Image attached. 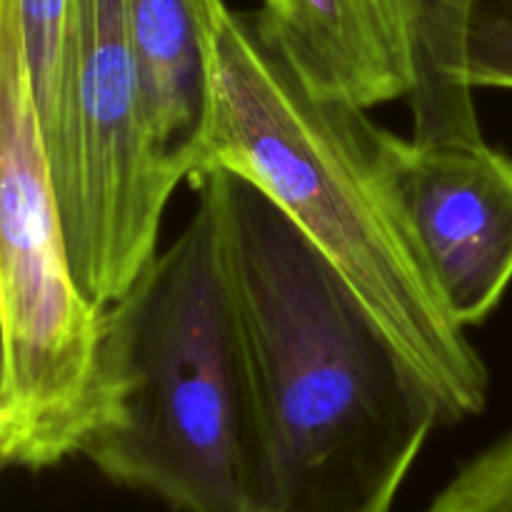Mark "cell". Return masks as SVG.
<instances>
[{
    "label": "cell",
    "mask_w": 512,
    "mask_h": 512,
    "mask_svg": "<svg viewBox=\"0 0 512 512\" xmlns=\"http://www.w3.org/2000/svg\"><path fill=\"white\" fill-rule=\"evenodd\" d=\"M385 160L448 308L468 330L485 323L512 285V158L483 135L385 130Z\"/></svg>",
    "instance_id": "cell-6"
},
{
    "label": "cell",
    "mask_w": 512,
    "mask_h": 512,
    "mask_svg": "<svg viewBox=\"0 0 512 512\" xmlns=\"http://www.w3.org/2000/svg\"><path fill=\"white\" fill-rule=\"evenodd\" d=\"M215 203L248 385L240 512H393L433 403L298 225L240 175Z\"/></svg>",
    "instance_id": "cell-1"
},
{
    "label": "cell",
    "mask_w": 512,
    "mask_h": 512,
    "mask_svg": "<svg viewBox=\"0 0 512 512\" xmlns=\"http://www.w3.org/2000/svg\"><path fill=\"white\" fill-rule=\"evenodd\" d=\"M105 308L93 430L83 458L175 512H240L248 385L215 203Z\"/></svg>",
    "instance_id": "cell-3"
},
{
    "label": "cell",
    "mask_w": 512,
    "mask_h": 512,
    "mask_svg": "<svg viewBox=\"0 0 512 512\" xmlns=\"http://www.w3.org/2000/svg\"><path fill=\"white\" fill-rule=\"evenodd\" d=\"M105 305L70 260L23 43L0 23V460L55 468L93 430Z\"/></svg>",
    "instance_id": "cell-4"
},
{
    "label": "cell",
    "mask_w": 512,
    "mask_h": 512,
    "mask_svg": "<svg viewBox=\"0 0 512 512\" xmlns=\"http://www.w3.org/2000/svg\"><path fill=\"white\" fill-rule=\"evenodd\" d=\"M225 0H125L160 158L193 178L213 118L215 28Z\"/></svg>",
    "instance_id": "cell-8"
},
{
    "label": "cell",
    "mask_w": 512,
    "mask_h": 512,
    "mask_svg": "<svg viewBox=\"0 0 512 512\" xmlns=\"http://www.w3.org/2000/svg\"><path fill=\"white\" fill-rule=\"evenodd\" d=\"M213 53V118L193 178L228 170L263 190L343 278L440 425L483 415L488 365L405 213L388 128L308 88L255 13L225 8Z\"/></svg>",
    "instance_id": "cell-2"
},
{
    "label": "cell",
    "mask_w": 512,
    "mask_h": 512,
    "mask_svg": "<svg viewBox=\"0 0 512 512\" xmlns=\"http://www.w3.org/2000/svg\"><path fill=\"white\" fill-rule=\"evenodd\" d=\"M68 15L70 0H0V23L13 25L23 43L38 118L48 113L53 100Z\"/></svg>",
    "instance_id": "cell-10"
},
{
    "label": "cell",
    "mask_w": 512,
    "mask_h": 512,
    "mask_svg": "<svg viewBox=\"0 0 512 512\" xmlns=\"http://www.w3.org/2000/svg\"><path fill=\"white\" fill-rule=\"evenodd\" d=\"M435 0H263L260 25L308 88L358 108L413 100Z\"/></svg>",
    "instance_id": "cell-7"
},
{
    "label": "cell",
    "mask_w": 512,
    "mask_h": 512,
    "mask_svg": "<svg viewBox=\"0 0 512 512\" xmlns=\"http://www.w3.org/2000/svg\"><path fill=\"white\" fill-rule=\"evenodd\" d=\"M478 88L512 90V0H455L435 18L428 80L410 100L413 138L483 133Z\"/></svg>",
    "instance_id": "cell-9"
},
{
    "label": "cell",
    "mask_w": 512,
    "mask_h": 512,
    "mask_svg": "<svg viewBox=\"0 0 512 512\" xmlns=\"http://www.w3.org/2000/svg\"><path fill=\"white\" fill-rule=\"evenodd\" d=\"M425 512H512V430L465 460Z\"/></svg>",
    "instance_id": "cell-11"
},
{
    "label": "cell",
    "mask_w": 512,
    "mask_h": 512,
    "mask_svg": "<svg viewBox=\"0 0 512 512\" xmlns=\"http://www.w3.org/2000/svg\"><path fill=\"white\" fill-rule=\"evenodd\" d=\"M40 130L75 275L108 308L158 255L165 208L183 183L150 130L125 0H70Z\"/></svg>",
    "instance_id": "cell-5"
}]
</instances>
